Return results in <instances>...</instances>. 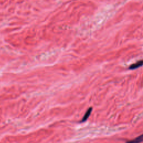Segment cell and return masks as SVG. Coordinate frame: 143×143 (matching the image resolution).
Returning <instances> with one entry per match:
<instances>
[{
	"instance_id": "6da1fadb",
	"label": "cell",
	"mask_w": 143,
	"mask_h": 143,
	"mask_svg": "<svg viewBox=\"0 0 143 143\" xmlns=\"http://www.w3.org/2000/svg\"><path fill=\"white\" fill-rule=\"evenodd\" d=\"M143 65V60H139V61L137 62L136 63H135L134 64H133L129 67V69L130 70H134V69H136L137 68L141 67Z\"/></svg>"
},
{
	"instance_id": "7a4b0ae2",
	"label": "cell",
	"mask_w": 143,
	"mask_h": 143,
	"mask_svg": "<svg viewBox=\"0 0 143 143\" xmlns=\"http://www.w3.org/2000/svg\"><path fill=\"white\" fill-rule=\"evenodd\" d=\"M142 142H143V134L139 135L133 140L127 141L126 143H141Z\"/></svg>"
},
{
	"instance_id": "3957f363",
	"label": "cell",
	"mask_w": 143,
	"mask_h": 143,
	"mask_svg": "<svg viewBox=\"0 0 143 143\" xmlns=\"http://www.w3.org/2000/svg\"><path fill=\"white\" fill-rule=\"evenodd\" d=\"M91 111H92V108H90V109H88V111H87L86 114H85L84 117V118H83V120H82V121H86V120L88 118L89 115H90V114L91 113Z\"/></svg>"
}]
</instances>
